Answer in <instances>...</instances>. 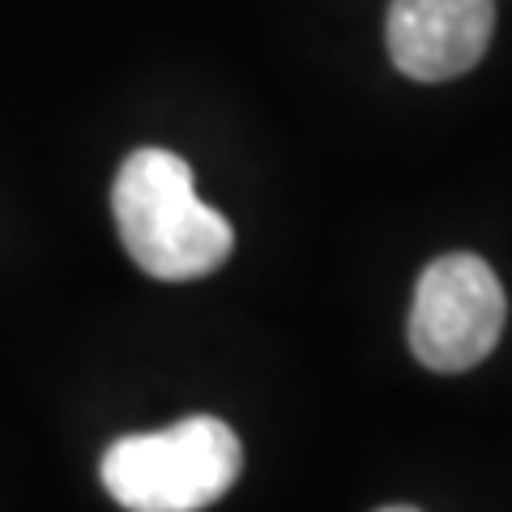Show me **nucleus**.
Returning <instances> with one entry per match:
<instances>
[{"label": "nucleus", "mask_w": 512, "mask_h": 512, "mask_svg": "<svg viewBox=\"0 0 512 512\" xmlns=\"http://www.w3.org/2000/svg\"><path fill=\"white\" fill-rule=\"evenodd\" d=\"M111 214L128 256L163 282L205 278L227 261L235 231L192 188V167L171 150H137L111 184Z\"/></svg>", "instance_id": "f257e3e1"}, {"label": "nucleus", "mask_w": 512, "mask_h": 512, "mask_svg": "<svg viewBox=\"0 0 512 512\" xmlns=\"http://www.w3.org/2000/svg\"><path fill=\"white\" fill-rule=\"evenodd\" d=\"M239 470L244 444L214 414L124 436L103 453V487L128 512H201L235 487Z\"/></svg>", "instance_id": "f03ea898"}, {"label": "nucleus", "mask_w": 512, "mask_h": 512, "mask_svg": "<svg viewBox=\"0 0 512 512\" xmlns=\"http://www.w3.org/2000/svg\"><path fill=\"white\" fill-rule=\"evenodd\" d=\"M504 286L474 252L431 261L410 303V350L431 372H470L504 333Z\"/></svg>", "instance_id": "7ed1b4c3"}, {"label": "nucleus", "mask_w": 512, "mask_h": 512, "mask_svg": "<svg viewBox=\"0 0 512 512\" xmlns=\"http://www.w3.org/2000/svg\"><path fill=\"white\" fill-rule=\"evenodd\" d=\"M495 0H393L384 43L414 82H453L487 56Z\"/></svg>", "instance_id": "20e7f679"}, {"label": "nucleus", "mask_w": 512, "mask_h": 512, "mask_svg": "<svg viewBox=\"0 0 512 512\" xmlns=\"http://www.w3.org/2000/svg\"><path fill=\"white\" fill-rule=\"evenodd\" d=\"M376 512H419V508H410V504H389V508H376Z\"/></svg>", "instance_id": "39448f33"}]
</instances>
